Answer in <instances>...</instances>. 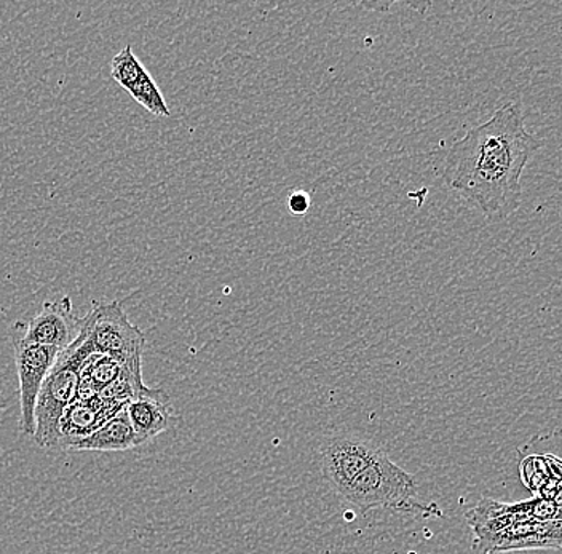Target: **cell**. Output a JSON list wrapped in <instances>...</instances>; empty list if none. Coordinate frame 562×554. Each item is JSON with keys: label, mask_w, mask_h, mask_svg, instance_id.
<instances>
[{"label": "cell", "mask_w": 562, "mask_h": 554, "mask_svg": "<svg viewBox=\"0 0 562 554\" xmlns=\"http://www.w3.org/2000/svg\"><path fill=\"white\" fill-rule=\"evenodd\" d=\"M128 93L150 114L157 115V117H170L171 112L165 103L164 94L149 72L144 74L138 82L128 90Z\"/></svg>", "instance_id": "obj_12"}, {"label": "cell", "mask_w": 562, "mask_h": 554, "mask_svg": "<svg viewBox=\"0 0 562 554\" xmlns=\"http://www.w3.org/2000/svg\"><path fill=\"white\" fill-rule=\"evenodd\" d=\"M80 374L74 364L58 357L52 373L45 378L35 405L34 441L41 449H58V427L66 409L77 399Z\"/></svg>", "instance_id": "obj_4"}, {"label": "cell", "mask_w": 562, "mask_h": 554, "mask_svg": "<svg viewBox=\"0 0 562 554\" xmlns=\"http://www.w3.org/2000/svg\"><path fill=\"white\" fill-rule=\"evenodd\" d=\"M340 496L363 515L379 508L425 518L441 517L437 505L422 504L413 476L386 454L357 476Z\"/></svg>", "instance_id": "obj_2"}, {"label": "cell", "mask_w": 562, "mask_h": 554, "mask_svg": "<svg viewBox=\"0 0 562 554\" xmlns=\"http://www.w3.org/2000/svg\"><path fill=\"white\" fill-rule=\"evenodd\" d=\"M539 147L526 129L521 104H504L451 147L446 184L487 219H505L521 206L522 171Z\"/></svg>", "instance_id": "obj_1"}, {"label": "cell", "mask_w": 562, "mask_h": 554, "mask_svg": "<svg viewBox=\"0 0 562 554\" xmlns=\"http://www.w3.org/2000/svg\"><path fill=\"white\" fill-rule=\"evenodd\" d=\"M143 63L133 54L132 45L123 47L111 61V76L119 86L128 91L146 74Z\"/></svg>", "instance_id": "obj_11"}, {"label": "cell", "mask_w": 562, "mask_h": 554, "mask_svg": "<svg viewBox=\"0 0 562 554\" xmlns=\"http://www.w3.org/2000/svg\"><path fill=\"white\" fill-rule=\"evenodd\" d=\"M82 320L74 314L69 296L47 301L31 321H18L12 328V339L35 346L55 347L59 352L68 349L79 336Z\"/></svg>", "instance_id": "obj_7"}, {"label": "cell", "mask_w": 562, "mask_h": 554, "mask_svg": "<svg viewBox=\"0 0 562 554\" xmlns=\"http://www.w3.org/2000/svg\"><path fill=\"white\" fill-rule=\"evenodd\" d=\"M119 412L122 411L105 405L104 402H101L100 396L76 399L66 409L65 416H63L61 422H59L58 449L69 451L72 444L100 429L111 417L117 416Z\"/></svg>", "instance_id": "obj_9"}, {"label": "cell", "mask_w": 562, "mask_h": 554, "mask_svg": "<svg viewBox=\"0 0 562 554\" xmlns=\"http://www.w3.org/2000/svg\"><path fill=\"white\" fill-rule=\"evenodd\" d=\"M384 455L381 448L353 434L328 438L319 448L323 478L340 494L357 476Z\"/></svg>", "instance_id": "obj_6"}, {"label": "cell", "mask_w": 562, "mask_h": 554, "mask_svg": "<svg viewBox=\"0 0 562 554\" xmlns=\"http://www.w3.org/2000/svg\"><path fill=\"white\" fill-rule=\"evenodd\" d=\"M139 446V440L130 423L128 414L123 409L100 429L72 444L69 451L119 452Z\"/></svg>", "instance_id": "obj_10"}, {"label": "cell", "mask_w": 562, "mask_h": 554, "mask_svg": "<svg viewBox=\"0 0 562 554\" xmlns=\"http://www.w3.org/2000/svg\"><path fill=\"white\" fill-rule=\"evenodd\" d=\"M80 332L98 353L115 358L123 366L140 371L144 332L133 325L119 303L97 305L82 318Z\"/></svg>", "instance_id": "obj_3"}, {"label": "cell", "mask_w": 562, "mask_h": 554, "mask_svg": "<svg viewBox=\"0 0 562 554\" xmlns=\"http://www.w3.org/2000/svg\"><path fill=\"white\" fill-rule=\"evenodd\" d=\"M13 340L15 364L18 373V388H20V430L26 437L34 438L35 433V405L45 378L52 373L58 361L59 350L55 347L35 346V343Z\"/></svg>", "instance_id": "obj_5"}, {"label": "cell", "mask_w": 562, "mask_h": 554, "mask_svg": "<svg viewBox=\"0 0 562 554\" xmlns=\"http://www.w3.org/2000/svg\"><path fill=\"white\" fill-rule=\"evenodd\" d=\"M288 208H290V212L293 213V215H305V213L308 212V208H311V197H308L307 192H293L290 200H288Z\"/></svg>", "instance_id": "obj_13"}, {"label": "cell", "mask_w": 562, "mask_h": 554, "mask_svg": "<svg viewBox=\"0 0 562 554\" xmlns=\"http://www.w3.org/2000/svg\"><path fill=\"white\" fill-rule=\"evenodd\" d=\"M125 411L140 446L170 429L175 422L170 396L160 388H149L146 394L133 399Z\"/></svg>", "instance_id": "obj_8"}]
</instances>
